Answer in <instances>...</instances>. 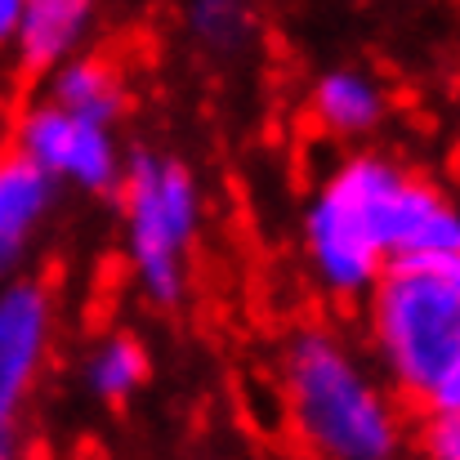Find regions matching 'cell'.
<instances>
[{
	"mask_svg": "<svg viewBox=\"0 0 460 460\" xmlns=\"http://www.w3.org/2000/svg\"><path fill=\"white\" fill-rule=\"evenodd\" d=\"M63 174H76L85 188H103V183L112 179V148H108L103 121L76 117V130H72V148H67Z\"/></svg>",
	"mask_w": 460,
	"mask_h": 460,
	"instance_id": "7c38bea8",
	"label": "cell"
},
{
	"mask_svg": "<svg viewBox=\"0 0 460 460\" xmlns=\"http://www.w3.org/2000/svg\"><path fill=\"white\" fill-rule=\"evenodd\" d=\"M49 331V300L40 287H13L0 296V425H13V411L36 376Z\"/></svg>",
	"mask_w": 460,
	"mask_h": 460,
	"instance_id": "277c9868",
	"label": "cell"
},
{
	"mask_svg": "<svg viewBox=\"0 0 460 460\" xmlns=\"http://www.w3.org/2000/svg\"><path fill=\"white\" fill-rule=\"evenodd\" d=\"M58 108L76 112V117H90V121H108L117 117L121 108V85H117V72L99 58L90 63H76L63 81H58Z\"/></svg>",
	"mask_w": 460,
	"mask_h": 460,
	"instance_id": "9c48e42d",
	"label": "cell"
},
{
	"mask_svg": "<svg viewBox=\"0 0 460 460\" xmlns=\"http://www.w3.org/2000/svg\"><path fill=\"white\" fill-rule=\"evenodd\" d=\"M13 452V425H0V456Z\"/></svg>",
	"mask_w": 460,
	"mask_h": 460,
	"instance_id": "ac0fdd59",
	"label": "cell"
},
{
	"mask_svg": "<svg viewBox=\"0 0 460 460\" xmlns=\"http://www.w3.org/2000/svg\"><path fill=\"white\" fill-rule=\"evenodd\" d=\"M90 0H22L18 13V45H22V67L36 76L45 72L81 31Z\"/></svg>",
	"mask_w": 460,
	"mask_h": 460,
	"instance_id": "52a82bcc",
	"label": "cell"
},
{
	"mask_svg": "<svg viewBox=\"0 0 460 460\" xmlns=\"http://www.w3.org/2000/svg\"><path fill=\"white\" fill-rule=\"evenodd\" d=\"M156 161L139 156L126 183V201H130V237H135V255L144 269V282L153 291V300L170 305L179 296V269H174V251L183 246L179 233L170 228L165 210H161V188H156Z\"/></svg>",
	"mask_w": 460,
	"mask_h": 460,
	"instance_id": "5b68a950",
	"label": "cell"
},
{
	"mask_svg": "<svg viewBox=\"0 0 460 460\" xmlns=\"http://www.w3.org/2000/svg\"><path fill=\"white\" fill-rule=\"evenodd\" d=\"M376 335L402 389L425 398L460 353V296L429 269L389 264L376 296Z\"/></svg>",
	"mask_w": 460,
	"mask_h": 460,
	"instance_id": "3957f363",
	"label": "cell"
},
{
	"mask_svg": "<svg viewBox=\"0 0 460 460\" xmlns=\"http://www.w3.org/2000/svg\"><path fill=\"white\" fill-rule=\"evenodd\" d=\"M291 407L305 438L326 456L376 460L394 452V420L331 335L308 331L291 349Z\"/></svg>",
	"mask_w": 460,
	"mask_h": 460,
	"instance_id": "7a4b0ae2",
	"label": "cell"
},
{
	"mask_svg": "<svg viewBox=\"0 0 460 460\" xmlns=\"http://www.w3.org/2000/svg\"><path fill=\"white\" fill-rule=\"evenodd\" d=\"M18 13H22V0H0V40L18 31Z\"/></svg>",
	"mask_w": 460,
	"mask_h": 460,
	"instance_id": "e0dca14e",
	"label": "cell"
},
{
	"mask_svg": "<svg viewBox=\"0 0 460 460\" xmlns=\"http://www.w3.org/2000/svg\"><path fill=\"white\" fill-rule=\"evenodd\" d=\"M144 376H148V358H144V349L135 340H112L94 358V389L108 402H121Z\"/></svg>",
	"mask_w": 460,
	"mask_h": 460,
	"instance_id": "8fae6325",
	"label": "cell"
},
{
	"mask_svg": "<svg viewBox=\"0 0 460 460\" xmlns=\"http://www.w3.org/2000/svg\"><path fill=\"white\" fill-rule=\"evenodd\" d=\"M313 108H317V121H322L326 130H335V135H358V130L376 126V117H380V94H376L371 81L349 76V72H335V76H326V81L317 85Z\"/></svg>",
	"mask_w": 460,
	"mask_h": 460,
	"instance_id": "ba28073f",
	"label": "cell"
},
{
	"mask_svg": "<svg viewBox=\"0 0 460 460\" xmlns=\"http://www.w3.org/2000/svg\"><path fill=\"white\" fill-rule=\"evenodd\" d=\"M389 264H411V269H429L434 278H443L460 296V251H420V255H394Z\"/></svg>",
	"mask_w": 460,
	"mask_h": 460,
	"instance_id": "5bb4252c",
	"label": "cell"
},
{
	"mask_svg": "<svg viewBox=\"0 0 460 460\" xmlns=\"http://www.w3.org/2000/svg\"><path fill=\"white\" fill-rule=\"evenodd\" d=\"M237 18H242L237 0H201V4H197V27H201L206 36H215V40H228Z\"/></svg>",
	"mask_w": 460,
	"mask_h": 460,
	"instance_id": "9a60e30c",
	"label": "cell"
},
{
	"mask_svg": "<svg viewBox=\"0 0 460 460\" xmlns=\"http://www.w3.org/2000/svg\"><path fill=\"white\" fill-rule=\"evenodd\" d=\"M438 206V192L402 179L398 170L380 161H353L313 206V260L326 282H335L340 291H358L376 278L380 255H402Z\"/></svg>",
	"mask_w": 460,
	"mask_h": 460,
	"instance_id": "6da1fadb",
	"label": "cell"
},
{
	"mask_svg": "<svg viewBox=\"0 0 460 460\" xmlns=\"http://www.w3.org/2000/svg\"><path fill=\"white\" fill-rule=\"evenodd\" d=\"M425 398H429V407H434V411L460 407V353H456V362H452V367H447V371L434 380V389H429Z\"/></svg>",
	"mask_w": 460,
	"mask_h": 460,
	"instance_id": "2e32d148",
	"label": "cell"
},
{
	"mask_svg": "<svg viewBox=\"0 0 460 460\" xmlns=\"http://www.w3.org/2000/svg\"><path fill=\"white\" fill-rule=\"evenodd\" d=\"M72 130H76V112L67 108H45L27 121L22 130V153L31 156L45 174H63L67 148H72Z\"/></svg>",
	"mask_w": 460,
	"mask_h": 460,
	"instance_id": "30bf717a",
	"label": "cell"
},
{
	"mask_svg": "<svg viewBox=\"0 0 460 460\" xmlns=\"http://www.w3.org/2000/svg\"><path fill=\"white\" fill-rule=\"evenodd\" d=\"M425 443V452L438 460H460V407H447V411H438L434 420H429V429L420 434Z\"/></svg>",
	"mask_w": 460,
	"mask_h": 460,
	"instance_id": "4fadbf2b",
	"label": "cell"
},
{
	"mask_svg": "<svg viewBox=\"0 0 460 460\" xmlns=\"http://www.w3.org/2000/svg\"><path fill=\"white\" fill-rule=\"evenodd\" d=\"M45 201H49V174L27 153L0 156V273L18 260Z\"/></svg>",
	"mask_w": 460,
	"mask_h": 460,
	"instance_id": "8992f818",
	"label": "cell"
}]
</instances>
